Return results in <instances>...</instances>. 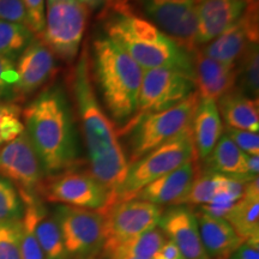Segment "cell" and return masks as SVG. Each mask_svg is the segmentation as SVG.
<instances>
[{
	"mask_svg": "<svg viewBox=\"0 0 259 259\" xmlns=\"http://www.w3.org/2000/svg\"><path fill=\"white\" fill-rule=\"evenodd\" d=\"M90 171L111 193V208L124 183L130 162L119 142V132L100 105L92 83L88 48L84 47L71 76Z\"/></svg>",
	"mask_w": 259,
	"mask_h": 259,
	"instance_id": "1",
	"label": "cell"
},
{
	"mask_svg": "<svg viewBox=\"0 0 259 259\" xmlns=\"http://www.w3.org/2000/svg\"><path fill=\"white\" fill-rule=\"evenodd\" d=\"M22 119L45 176L73 169L78 162V141L72 109L60 85L38 94L22 111Z\"/></svg>",
	"mask_w": 259,
	"mask_h": 259,
	"instance_id": "2",
	"label": "cell"
},
{
	"mask_svg": "<svg viewBox=\"0 0 259 259\" xmlns=\"http://www.w3.org/2000/svg\"><path fill=\"white\" fill-rule=\"evenodd\" d=\"M102 17L106 37L142 69H173L194 80L192 54L178 46L148 19L136 15L128 0H107Z\"/></svg>",
	"mask_w": 259,
	"mask_h": 259,
	"instance_id": "3",
	"label": "cell"
},
{
	"mask_svg": "<svg viewBox=\"0 0 259 259\" xmlns=\"http://www.w3.org/2000/svg\"><path fill=\"white\" fill-rule=\"evenodd\" d=\"M94 74L108 114L118 124H127L137 109L144 70L108 37L93 45Z\"/></svg>",
	"mask_w": 259,
	"mask_h": 259,
	"instance_id": "4",
	"label": "cell"
},
{
	"mask_svg": "<svg viewBox=\"0 0 259 259\" xmlns=\"http://www.w3.org/2000/svg\"><path fill=\"white\" fill-rule=\"evenodd\" d=\"M199 99V94L194 90L169 109L142 116L138 120L126 124L121 134H128L131 149L130 163L186 131L192 121Z\"/></svg>",
	"mask_w": 259,
	"mask_h": 259,
	"instance_id": "5",
	"label": "cell"
},
{
	"mask_svg": "<svg viewBox=\"0 0 259 259\" xmlns=\"http://www.w3.org/2000/svg\"><path fill=\"white\" fill-rule=\"evenodd\" d=\"M192 158L197 157L189 127L178 137L130 163L124 183L116 194L115 203L134 199L143 187L181 167Z\"/></svg>",
	"mask_w": 259,
	"mask_h": 259,
	"instance_id": "6",
	"label": "cell"
},
{
	"mask_svg": "<svg viewBox=\"0 0 259 259\" xmlns=\"http://www.w3.org/2000/svg\"><path fill=\"white\" fill-rule=\"evenodd\" d=\"M88 21L89 9L78 0L47 2L45 29L38 38L54 56L72 61L79 52Z\"/></svg>",
	"mask_w": 259,
	"mask_h": 259,
	"instance_id": "7",
	"label": "cell"
},
{
	"mask_svg": "<svg viewBox=\"0 0 259 259\" xmlns=\"http://www.w3.org/2000/svg\"><path fill=\"white\" fill-rule=\"evenodd\" d=\"M54 218L69 259H94L105 245V213L100 210L58 205Z\"/></svg>",
	"mask_w": 259,
	"mask_h": 259,
	"instance_id": "8",
	"label": "cell"
},
{
	"mask_svg": "<svg viewBox=\"0 0 259 259\" xmlns=\"http://www.w3.org/2000/svg\"><path fill=\"white\" fill-rule=\"evenodd\" d=\"M40 192L47 200L74 208L105 211L111 204V193L89 171L69 169L48 177Z\"/></svg>",
	"mask_w": 259,
	"mask_h": 259,
	"instance_id": "9",
	"label": "cell"
},
{
	"mask_svg": "<svg viewBox=\"0 0 259 259\" xmlns=\"http://www.w3.org/2000/svg\"><path fill=\"white\" fill-rule=\"evenodd\" d=\"M194 88V80L180 71L173 69L144 70L138 94L137 109L128 122L171 108L193 93Z\"/></svg>",
	"mask_w": 259,
	"mask_h": 259,
	"instance_id": "10",
	"label": "cell"
},
{
	"mask_svg": "<svg viewBox=\"0 0 259 259\" xmlns=\"http://www.w3.org/2000/svg\"><path fill=\"white\" fill-rule=\"evenodd\" d=\"M105 245L108 252L157 227L162 215L161 206L139 199L115 203L105 211Z\"/></svg>",
	"mask_w": 259,
	"mask_h": 259,
	"instance_id": "11",
	"label": "cell"
},
{
	"mask_svg": "<svg viewBox=\"0 0 259 259\" xmlns=\"http://www.w3.org/2000/svg\"><path fill=\"white\" fill-rule=\"evenodd\" d=\"M151 23L178 46L192 54L197 50L196 0H142Z\"/></svg>",
	"mask_w": 259,
	"mask_h": 259,
	"instance_id": "12",
	"label": "cell"
},
{
	"mask_svg": "<svg viewBox=\"0 0 259 259\" xmlns=\"http://www.w3.org/2000/svg\"><path fill=\"white\" fill-rule=\"evenodd\" d=\"M0 177L11 181L21 193L40 192L45 173L25 131L0 148Z\"/></svg>",
	"mask_w": 259,
	"mask_h": 259,
	"instance_id": "13",
	"label": "cell"
},
{
	"mask_svg": "<svg viewBox=\"0 0 259 259\" xmlns=\"http://www.w3.org/2000/svg\"><path fill=\"white\" fill-rule=\"evenodd\" d=\"M258 2L246 5L241 17L232 27L198 50L223 64L235 65L247 47L258 44Z\"/></svg>",
	"mask_w": 259,
	"mask_h": 259,
	"instance_id": "14",
	"label": "cell"
},
{
	"mask_svg": "<svg viewBox=\"0 0 259 259\" xmlns=\"http://www.w3.org/2000/svg\"><path fill=\"white\" fill-rule=\"evenodd\" d=\"M15 69L18 78L12 92L24 99L53 78L57 71L56 56L40 38H35L15 61Z\"/></svg>",
	"mask_w": 259,
	"mask_h": 259,
	"instance_id": "15",
	"label": "cell"
},
{
	"mask_svg": "<svg viewBox=\"0 0 259 259\" xmlns=\"http://www.w3.org/2000/svg\"><path fill=\"white\" fill-rule=\"evenodd\" d=\"M158 228L178 246L184 259H209L200 240L197 213L186 205H173L162 212Z\"/></svg>",
	"mask_w": 259,
	"mask_h": 259,
	"instance_id": "16",
	"label": "cell"
},
{
	"mask_svg": "<svg viewBox=\"0 0 259 259\" xmlns=\"http://www.w3.org/2000/svg\"><path fill=\"white\" fill-rule=\"evenodd\" d=\"M194 85L200 99L218 102L222 96L235 89L236 66L223 64L203 54L198 48L192 53Z\"/></svg>",
	"mask_w": 259,
	"mask_h": 259,
	"instance_id": "17",
	"label": "cell"
},
{
	"mask_svg": "<svg viewBox=\"0 0 259 259\" xmlns=\"http://www.w3.org/2000/svg\"><path fill=\"white\" fill-rule=\"evenodd\" d=\"M197 46L211 42L241 17L246 4L241 0H197Z\"/></svg>",
	"mask_w": 259,
	"mask_h": 259,
	"instance_id": "18",
	"label": "cell"
},
{
	"mask_svg": "<svg viewBox=\"0 0 259 259\" xmlns=\"http://www.w3.org/2000/svg\"><path fill=\"white\" fill-rule=\"evenodd\" d=\"M196 160L192 158L166 176L143 187L134 199L145 200L156 205H178L197 177Z\"/></svg>",
	"mask_w": 259,
	"mask_h": 259,
	"instance_id": "19",
	"label": "cell"
},
{
	"mask_svg": "<svg viewBox=\"0 0 259 259\" xmlns=\"http://www.w3.org/2000/svg\"><path fill=\"white\" fill-rule=\"evenodd\" d=\"M200 240L209 259H228L245 240L225 219L197 213Z\"/></svg>",
	"mask_w": 259,
	"mask_h": 259,
	"instance_id": "20",
	"label": "cell"
},
{
	"mask_svg": "<svg viewBox=\"0 0 259 259\" xmlns=\"http://www.w3.org/2000/svg\"><path fill=\"white\" fill-rule=\"evenodd\" d=\"M190 130L196 157L205 160L215 148L223 132L222 119L215 101L199 99Z\"/></svg>",
	"mask_w": 259,
	"mask_h": 259,
	"instance_id": "21",
	"label": "cell"
},
{
	"mask_svg": "<svg viewBox=\"0 0 259 259\" xmlns=\"http://www.w3.org/2000/svg\"><path fill=\"white\" fill-rule=\"evenodd\" d=\"M225 220L228 221L236 234L244 240L253 238V236H259L258 178L246 183L244 194L232 206Z\"/></svg>",
	"mask_w": 259,
	"mask_h": 259,
	"instance_id": "22",
	"label": "cell"
},
{
	"mask_svg": "<svg viewBox=\"0 0 259 259\" xmlns=\"http://www.w3.org/2000/svg\"><path fill=\"white\" fill-rule=\"evenodd\" d=\"M220 116L227 127L258 132L259 108L258 100L245 96L239 90H232L216 102Z\"/></svg>",
	"mask_w": 259,
	"mask_h": 259,
	"instance_id": "23",
	"label": "cell"
},
{
	"mask_svg": "<svg viewBox=\"0 0 259 259\" xmlns=\"http://www.w3.org/2000/svg\"><path fill=\"white\" fill-rule=\"evenodd\" d=\"M205 161L209 170L215 173L246 183L255 179L248 171V155L242 153L227 135L221 136Z\"/></svg>",
	"mask_w": 259,
	"mask_h": 259,
	"instance_id": "24",
	"label": "cell"
},
{
	"mask_svg": "<svg viewBox=\"0 0 259 259\" xmlns=\"http://www.w3.org/2000/svg\"><path fill=\"white\" fill-rule=\"evenodd\" d=\"M35 233L45 259H69L59 225L41 202L37 208Z\"/></svg>",
	"mask_w": 259,
	"mask_h": 259,
	"instance_id": "25",
	"label": "cell"
},
{
	"mask_svg": "<svg viewBox=\"0 0 259 259\" xmlns=\"http://www.w3.org/2000/svg\"><path fill=\"white\" fill-rule=\"evenodd\" d=\"M166 241L160 228L155 227L124 244L106 252L109 259H153Z\"/></svg>",
	"mask_w": 259,
	"mask_h": 259,
	"instance_id": "26",
	"label": "cell"
},
{
	"mask_svg": "<svg viewBox=\"0 0 259 259\" xmlns=\"http://www.w3.org/2000/svg\"><path fill=\"white\" fill-rule=\"evenodd\" d=\"M21 193V192H19ZM24 203L23 218L19 221L21 226V251L23 259H45L38 244L35 225L37 219V208L40 200L37 196L21 193Z\"/></svg>",
	"mask_w": 259,
	"mask_h": 259,
	"instance_id": "27",
	"label": "cell"
},
{
	"mask_svg": "<svg viewBox=\"0 0 259 259\" xmlns=\"http://www.w3.org/2000/svg\"><path fill=\"white\" fill-rule=\"evenodd\" d=\"M236 66L238 89L245 96L258 100L259 95V52L258 44H252L242 54Z\"/></svg>",
	"mask_w": 259,
	"mask_h": 259,
	"instance_id": "28",
	"label": "cell"
},
{
	"mask_svg": "<svg viewBox=\"0 0 259 259\" xmlns=\"http://www.w3.org/2000/svg\"><path fill=\"white\" fill-rule=\"evenodd\" d=\"M35 38L25 25L0 21V56L15 61Z\"/></svg>",
	"mask_w": 259,
	"mask_h": 259,
	"instance_id": "29",
	"label": "cell"
},
{
	"mask_svg": "<svg viewBox=\"0 0 259 259\" xmlns=\"http://www.w3.org/2000/svg\"><path fill=\"white\" fill-rule=\"evenodd\" d=\"M226 179V176L211 170L200 174L194 178L192 185L178 205H205L222 189Z\"/></svg>",
	"mask_w": 259,
	"mask_h": 259,
	"instance_id": "30",
	"label": "cell"
},
{
	"mask_svg": "<svg viewBox=\"0 0 259 259\" xmlns=\"http://www.w3.org/2000/svg\"><path fill=\"white\" fill-rule=\"evenodd\" d=\"M24 203L11 181L0 177V223L18 222L23 218Z\"/></svg>",
	"mask_w": 259,
	"mask_h": 259,
	"instance_id": "31",
	"label": "cell"
},
{
	"mask_svg": "<svg viewBox=\"0 0 259 259\" xmlns=\"http://www.w3.org/2000/svg\"><path fill=\"white\" fill-rule=\"evenodd\" d=\"M22 111L17 103L0 102V148L24 132Z\"/></svg>",
	"mask_w": 259,
	"mask_h": 259,
	"instance_id": "32",
	"label": "cell"
},
{
	"mask_svg": "<svg viewBox=\"0 0 259 259\" xmlns=\"http://www.w3.org/2000/svg\"><path fill=\"white\" fill-rule=\"evenodd\" d=\"M0 259H23L19 221L0 223Z\"/></svg>",
	"mask_w": 259,
	"mask_h": 259,
	"instance_id": "33",
	"label": "cell"
},
{
	"mask_svg": "<svg viewBox=\"0 0 259 259\" xmlns=\"http://www.w3.org/2000/svg\"><path fill=\"white\" fill-rule=\"evenodd\" d=\"M226 135L234 142V144L240 149L242 153L251 155V156H257V155H259L258 132L227 127Z\"/></svg>",
	"mask_w": 259,
	"mask_h": 259,
	"instance_id": "34",
	"label": "cell"
},
{
	"mask_svg": "<svg viewBox=\"0 0 259 259\" xmlns=\"http://www.w3.org/2000/svg\"><path fill=\"white\" fill-rule=\"evenodd\" d=\"M27 11L28 25L32 34L40 37L45 29L46 19V2L45 0H23Z\"/></svg>",
	"mask_w": 259,
	"mask_h": 259,
	"instance_id": "35",
	"label": "cell"
},
{
	"mask_svg": "<svg viewBox=\"0 0 259 259\" xmlns=\"http://www.w3.org/2000/svg\"><path fill=\"white\" fill-rule=\"evenodd\" d=\"M0 21L23 24L29 28L23 0H0Z\"/></svg>",
	"mask_w": 259,
	"mask_h": 259,
	"instance_id": "36",
	"label": "cell"
},
{
	"mask_svg": "<svg viewBox=\"0 0 259 259\" xmlns=\"http://www.w3.org/2000/svg\"><path fill=\"white\" fill-rule=\"evenodd\" d=\"M17 78L15 61L0 56V94L10 88H14Z\"/></svg>",
	"mask_w": 259,
	"mask_h": 259,
	"instance_id": "37",
	"label": "cell"
},
{
	"mask_svg": "<svg viewBox=\"0 0 259 259\" xmlns=\"http://www.w3.org/2000/svg\"><path fill=\"white\" fill-rule=\"evenodd\" d=\"M229 259H259V236L246 239Z\"/></svg>",
	"mask_w": 259,
	"mask_h": 259,
	"instance_id": "38",
	"label": "cell"
},
{
	"mask_svg": "<svg viewBox=\"0 0 259 259\" xmlns=\"http://www.w3.org/2000/svg\"><path fill=\"white\" fill-rule=\"evenodd\" d=\"M156 259H184V255L181 253L178 246L173 241L166 240L162 247L155 255Z\"/></svg>",
	"mask_w": 259,
	"mask_h": 259,
	"instance_id": "39",
	"label": "cell"
},
{
	"mask_svg": "<svg viewBox=\"0 0 259 259\" xmlns=\"http://www.w3.org/2000/svg\"><path fill=\"white\" fill-rule=\"evenodd\" d=\"M78 2L84 6H87L88 9L97 10V9H101L102 6H105L107 0H78Z\"/></svg>",
	"mask_w": 259,
	"mask_h": 259,
	"instance_id": "40",
	"label": "cell"
},
{
	"mask_svg": "<svg viewBox=\"0 0 259 259\" xmlns=\"http://www.w3.org/2000/svg\"><path fill=\"white\" fill-rule=\"evenodd\" d=\"M241 2H244L246 5H248V4H252V3L258 2V0H241Z\"/></svg>",
	"mask_w": 259,
	"mask_h": 259,
	"instance_id": "41",
	"label": "cell"
},
{
	"mask_svg": "<svg viewBox=\"0 0 259 259\" xmlns=\"http://www.w3.org/2000/svg\"><path fill=\"white\" fill-rule=\"evenodd\" d=\"M99 259H109V258H108V257H107V255L105 254V255H103V257H102V258H99Z\"/></svg>",
	"mask_w": 259,
	"mask_h": 259,
	"instance_id": "42",
	"label": "cell"
},
{
	"mask_svg": "<svg viewBox=\"0 0 259 259\" xmlns=\"http://www.w3.org/2000/svg\"><path fill=\"white\" fill-rule=\"evenodd\" d=\"M153 259H156V258H153Z\"/></svg>",
	"mask_w": 259,
	"mask_h": 259,
	"instance_id": "43",
	"label": "cell"
},
{
	"mask_svg": "<svg viewBox=\"0 0 259 259\" xmlns=\"http://www.w3.org/2000/svg\"><path fill=\"white\" fill-rule=\"evenodd\" d=\"M196 2H197V0H196Z\"/></svg>",
	"mask_w": 259,
	"mask_h": 259,
	"instance_id": "44",
	"label": "cell"
}]
</instances>
